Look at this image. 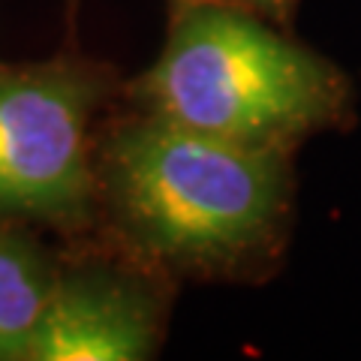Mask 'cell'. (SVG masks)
Listing matches in <instances>:
<instances>
[{
	"mask_svg": "<svg viewBox=\"0 0 361 361\" xmlns=\"http://www.w3.org/2000/svg\"><path fill=\"white\" fill-rule=\"evenodd\" d=\"M175 280L99 235L58 250L27 361H148L169 331Z\"/></svg>",
	"mask_w": 361,
	"mask_h": 361,
	"instance_id": "obj_4",
	"label": "cell"
},
{
	"mask_svg": "<svg viewBox=\"0 0 361 361\" xmlns=\"http://www.w3.org/2000/svg\"><path fill=\"white\" fill-rule=\"evenodd\" d=\"M97 235L169 280L244 283L280 265L295 223L292 157L142 109L97 135Z\"/></svg>",
	"mask_w": 361,
	"mask_h": 361,
	"instance_id": "obj_1",
	"label": "cell"
},
{
	"mask_svg": "<svg viewBox=\"0 0 361 361\" xmlns=\"http://www.w3.org/2000/svg\"><path fill=\"white\" fill-rule=\"evenodd\" d=\"M121 87L111 66L75 54L0 63V217L97 235V118Z\"/></svg>",
	"mask_w": 361,
	"mask_h": 361,
	"instance_id": "obj_3",
	"label": "cell"
},
{
	"mask_svg": "<svg viewBox=\"0 0 361 361\" xmlns=\"http://www.w3.org/2000/svg\"><path fill=\"white\" fill-rule=\"evenodd\" d=\"M58 268L37 229L0 217V361H27Z\"/></svg>",
	"mask_w": 361,
	"mask_h": 361,
	"instance_id": "obj_5",
	"label": "cell"
},
{
	"mask_svg": "<svg viewBox=\"0 0 361 361\" xmlns=\"http://www.w3.org/2000/svg\"><path fill=\"white\" fill-rule=\"evenodd\" d=\"M133 109L295 157L353 118V82L283 25L208 0H172L160 54L123 85Z\"/></svg>",
	"mask_w": 361,
	"mask_h": 361,
	"instance_id": "obj_2",
	"label": "cell"
},
{
	"mask_svg": "<svg viewBox=\"0 0 361 361\" xmlns=\"http://www.w3.org/2000/svg\"><path fill=\"white\" fill-rule=\"evenodd\" d=\"M208 4H223V6H235V9H247V13H256L268 21H277V25H289V18L295 16V9L301 0H208Z\"/></svg>",
	"mask_w": 361,
	"mask_h": 361,
	"instance_id": "obj_6",
	"label": "cell"
}]
</instances>
